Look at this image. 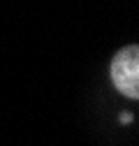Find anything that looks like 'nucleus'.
Wrapping results in <instances>:
<instances>
[{"mask_svg":"<svg viewBox=\"0 0 139 146\" xmlns=\"http://www.w3.org/2000/svg\"><path fill=\"white\" fill-rule=\"evenodd\" d=\"M111 79L114 86L123 95L139 100V46L120 49L111 60Z\"/></svg>","mask_w":139,"mask_h":146,"instance_id":"obj_1","label":"nucleus"},{"mask_svg":"<svg viewBox=\"0 0 139 146\" xmlns=\"http://www.w3.org/2000/svg\"><path fill=\"white\" fill-rule=\"evenodd\" d=\"M120 121H123V123H130V121H132V116H130V114H123V116H120Z\"/></svg>","mask_w":139,"mask_h":146,"instance_id":"obj_2","label":"nucleus"}]
</instances>
